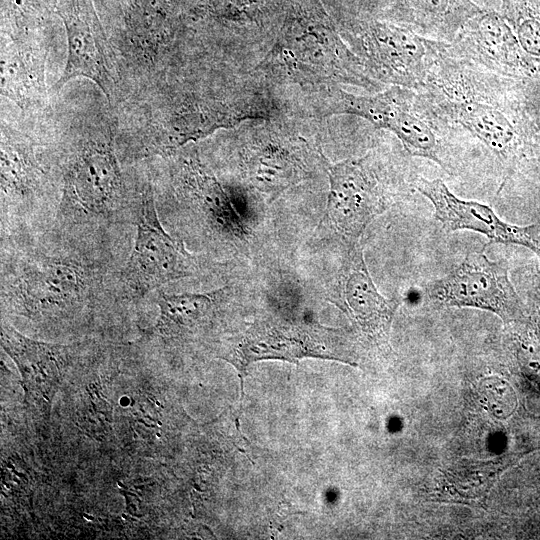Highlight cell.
Returning <instances> with one entry per match:
<instances>
[{
  "instance_id": "cell-1",
  "label": "cell",
  "mask_w": 540,
  "mask_h": 540,
  "mask_svg": "<svg viewBox=\"0 0 540 540\" xmlns=\"http://www.w3.org/2000/svg\"><path fill=\"white\" fill-rule=\"evenodd\" d=\"M59 167V198L45 236L109 256L113 231L135 225L143 187L134 191L126 183L110 120L76 129L64 145Z\"/></svg>"
},
{
  "instance_id": "cell-2",
  "label": "cell",
  "mask_w": 540,
  "mask_h": 540,
  "mask_svg": "<svg viewBox=\"0 0 540 540\" xmlns=\"http://www.w3.org/2000/svg\"><path fill=\"white\" fill-rule=\"evenodd\" d=\"M1 246V304L10 314L58 323L121 301L110 257L49 237Z\"/></svg>"
},
{
  "instance_id": "cell-3",
  "label": "cell",
  "mask_w": 540,
  "mask_h": 540,
  "mask_svg": "<svg viewBox=\"0 0 540 540\" xmlns=\"http://www.w3.org/2000/svg\"><path fill=\"white\" fill-rule=\"evenodd\" d=\"M444 58L423 87L428 106L440 119L462 126L505 163L515 165L528 153L532 138L519 105L470 65L447 63Z\"/></svg>"
},
{
  "instance_id": "cell-4",
  "label": "cell",
  "mask_w": 540,
  "mask_h": 540,
  "mask_svg": "<svg viewBox=\"0 0 540 540\" xmlns=\"http://www.w3.org/2000/svg\"><path fill=\"white\" fill-rule=\"evenodd\" d=\"M272 71L300 82H346L369 88L360 60L340 39L319 0H298L265 60Z\"/></svg>"
},
{
  "instance_id": "cell-5",
  "label": "cell",
  "mask_w": 540,
  "mask_h": 540,
  "mask_svg": "<svg viewBox=\"0 0 540 540\" xmlns=\"http://www.w3.org/2000/svg\"><path fill=\"white\" fill-rule=\"evenodd\" d=\"M135 226L133 249L117 272L121 300H140L162 285L202 272L198 257L162 226L150 182L142 187Z\"/></svg>"
},
{
  "instance_id": "cell-6",
  "label": "cell",
  "mask_w": 540,
  "mask_h": 540,
  "mask_svg": "<svg viewBox=\"0 0 540 540\" xmlns=\"http://www.w3.org/2000/svg\"><path fill=\"white\" fill-rule=\"evenodd\" d=\"M36 143L26 134L1 126V242L39 235L48 172L39 161Z\"/></svg>"
},
{
  "instance_id": "cell-7",
  "label": "cell",
  "mask_w": 540,
  "mask_h": 540,
  "mask_svg": "<svg viewBox=\"0 0 540 540\" xmlns=\"http://www.w3.org/2000/svg\"><path fill=\"white\" fill-rule=\"evenodd\" d=\"M340 333V329L325 327L318 322L268 315L257 318L241 336L230 340L218 357L238 371L243 395L247 367L256 361L274 359L298 363L312 357L349 364L335 342Z\"/></svg>"
},
{
  "instance_id": "cell-8",
  "label": "cell",
  "mask_w": 540,
  "mask_h": 540,
  "mask_svg": "<svg viewBox=\"0 0 540 540\" xmlns=\"http://www.w3.org/2000/svg\"><path fill=\"white\" fill-rule=\"evenodd\" d=\"M355 35L377 77L411 89L426 85L449 47L409 28L377 21L360 24Z\"/></svg>"
},
{
  "instance_id": "cell-9",
  "label": "cell",
  "mask_w": 540,
  "mask_h": 540,
  "mask_svg": "<svg viewBox=\"0 0 540 540\" xmlns=\"http://www.w3.org/2000/svg\"><path fill=\"white\" fill-rule=\"evenodd\" d=\"M329 178V193L322 223L345 244L359 243L373 220L388 206L384 186L369 156L336 164L322 155Z\"/></svg>"
},
{
  "instance_id": "cell-10",
  "label": "cell",
  "mask_w": 540,
  "mask_h": 540,
  "mask_svg": "<svg viewBox=\"0 0 540 540\" xmlns=\"http://www.w3.org/2000/svg\"><path fill=\"white\" fill-rule=\"evenodd\" d=\"M429 300L444 307H472L491 311L504 320L523 315V303L503 261H493L484 252H469L447 275L426 287Z\"/></svg>"
},
{
  "instance_id": "cell-11",
  "label": "cell",
  "mask_w": 540,
  "mask_h": 540,
  "mask_svg": "<svg viewBox=\"0 0 540 540\" xmlns=\"http://www.w3.org/2000/svg\"><path fill=\"white\" fill-rule=\"evenodd\" d=\"M335 99L333 113L353 114L389 130L411 155L445 167L439 135L430 120L418 112L416 96L408 88L393 86L372 96L348 94L339 89Z\"/></svg>"
},
{
  "instance_id": "cell-12",
  "label": "cell",
  "mask_w": 540,
  "mask_h": 540,
  "mask_svg": "<svg viewBox=\"0 0 540 540\" xmlns=\"http://www.w3.org/2000/svg\"><path fill=\"white\" fill-rule=\"evenodd\" d=\"M67 36V60L54 85L57 92L76 77L95 82L112 103L116 80L112 72L107 38L93 0H55Z\"/></svg>"
},
{
  "instance_id": "cell-13",
  "label": "cell",
  "mask_w": 540,
  "mask_h": 540,
  "mask_svg": "<svg viewBox=\"0 0 540 540\" xmlns=\"http://www.w3.org/2000/svg\"><path fill=\"white\" fill-rule=\"evenodd\" d=\"M415 187L432 203L435 218L448 231L469 230L494 242L521 245L540 254V224L507 223L488 205L454 195L441 179L419 178Z\"/></svg>"
},
{
  "instance_id": "cell-14",
  "label": "cell",
  "mask_w": 540,
  "mask_h": 540,
  "mask_svg": "<svg viewBox=\"0 0 540 540\" xmlns=\"http://www.w3.org/2000/svg\"><path fill=\"white\" fill-rule=\"evenodd\" d=\"M328 300L341 309L365 333L385 340L398 299L384 297L375 285L357 243L346 247V254L329 292Z\"/></svg>"
},
{
  "instance_id": "cell-15",
  "label": "cell",
  "mask_w": 540,
  "mask_h": 540,
  "mask_svg": "<svg viewBox=\"0 0 540 540\" xmlns=\"http://www.w3.org/2000/svg\"><path fill=\"white\" fill-rule=\"evenodd\" d=\"M447 56L470 60L506 76L538 73L508 23L494 12L482 11L470 19L449 43Z\"/></svg>"
},
{
  "instance_id": "cell-16",
  "label": "cell",
  "mask_w": 540,
  "mask_h": 540,
  "mask_svg": "<svg viewBox=\"0 0 540 540\" xmlns=\"http://www.w3.org/2000/svg\"><path fill=\"white\" fill-rule=\"evenodd\" d=\"M1 346L14 361L26 401L48 409L74 360V348L29 338L6 322L1 325Z\"/></svg>"
},
{
  "instance_id": "cell-17",
  "label": "cell",
  "mask_w": 540,
  "mask_h": 540,
  "mask_svg": "<svg viewBox=\"0 0 540 540\" xmlns=\"http://www.w3.org/2000/svg\"><path fill=\"white\" fill-rule=\"evenodd\" d=\"M174 175V193L220 236L243 239L248 231L225 189L195 156L183 157Z\"/></svg>"
},
{
  "instance_id": "cell-18",
  "label": "cell",
  "mask_w": 540,
  "mask_h": 540,
  "mask_svg": "<svg viewBox=\"0 0 540 540\" xmlns=\"http://www.w3.org/2000/svg\"><path fill=\"white\" fill-rule=\"evenodd\" d=\"M1 92L22 109L40 106L45 98L44 64L28 39L2 36Z\"/></svg>"
},
{
  "instance_id": "cell-19",
  "label": "cell",
  "mask_w": 540,
  "mask_h": 540,
  "mask_svg": "<svg viewBox=\"0 0 540 540\" xmlns=\"http://www.w3.org/2000/svg\"><path fill=\"white\" fill-rule=\"evenodd\" d=\"M224 289L203 293H166L158 290L159 316L149 335L164 341L195 333L215 314Z\"/></svg>"
},
{
  "instance_id": "cell-20",
  "label": "cell",
  "mask_w": 540,
  "mask_h": 540,
  "mask_svg": "<svg viewBox=\"0 0 540 540\" xmlns=\"http://www.w3.org/2000/svg\"><path fill=\"white\" fill-rule=\"evenodd\" d=\"M124 25L127 41L136 55L154 62L173 32L168 0H130Z\"/></svg>"
},
{
  "instance_id": "cell-21",
  "label": "cell",
  "mask_w": 540,
  "mask_h": 540,
  "mask_svg": "<svg viewBox=\"0 0 540 540\" xmlns=\"http://www.w3.org/2000/svg\"><path fill=\"white\" fill-rule=\"evenodd\" d=\"M397 9L406 22L443 40H453L483 11L471 0H397Z\"/></svg>"
},
{
  "instance_id": "cell-22",
  "label": "cell",
  "mask_w": 540,
  "mask_h": 540,
  "mask_svg": "<svg viewBox=\"0 0 540 540\" xmlns=\"http://www.w3.org/2000/svg\"><path fill=\"white\" fill-rule=\"evenodd\" d=\"M301 168L293 156L275 146L259 150L249 160V176L252 183L272 199L298 181Z\"/></svg>"
},
{
  "instance_id": "cell-23",
  "label": "cell",
  "mask_w": 540,
  "mask_h": 540,
  "mask_svg": "<svg viewBox=\"0 0 540 540\" xmlns=\"http://www.w3.org/2000/svg\"><path fill=\"white\" fill-rule=\"evenodd\" d=\"M502 10L522 51L540 72V0H502Z\"/></svg>"
}]
</instances>
